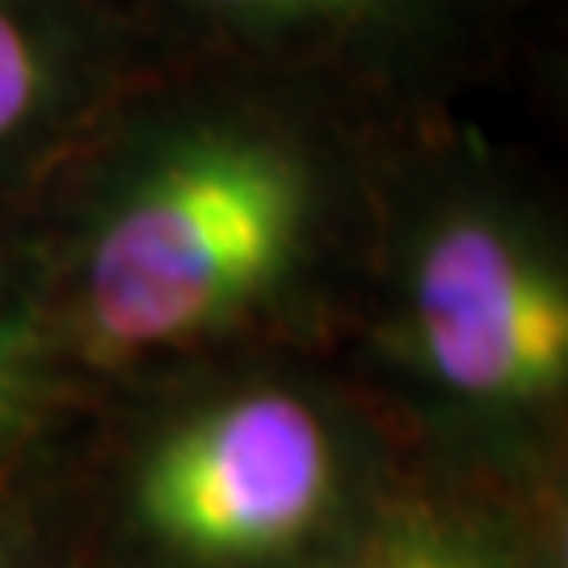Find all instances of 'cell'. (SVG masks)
<instances>
[{"label":"cell","mask_w":568,"mask_h":568,"mask_svg":"<svg viewBox=\"0 0 568 568\" xmlns=\"http://www.w3.org/2000/svg\"><path fill=\"white\" fill-rule=\"evenodd\" d=\"M349 227V169L278 98L206 89L89 148L60 220V300L102 363L224 337L291 300Z\"/></svg>","instance_id":"obj_1"},{"label":"cell","mask_w":568,"mask_h":568,"mask_svg":"<svg viewBox=\"0 0 568 568\" xmlns=\"http://www.w3.org/2000/svg\"><path fill=\"white\" fill-rule=\"evenodd\" d=\"M392 304L413 375L480 422L548 413L568 384V265L548 211L476 161L408 185L392 227Z\"/></svg>","instance_id":"obj_2"},{"label":"cell","mask_w":568,"mask_h":568,"mask_svg":"<svg viewBox=\"0 0 568 568\" xmlns=\"http://www.w3.org/2000/svg\"><path fill=\"white\" fill-rule=\"evenodd\" d=\"M349 471V443L316 396L236 384L152 429L131 464L126 509L182 565H283L337 523Z\"/></svg>","instance_id":"obj_3"},{"label":"cell","mask_w":568,"mask_h":568,"mask_svg":"<svg viewBox=\"0 0 568 568\" xmlns=\"http://www.w3.org/2000/svg\"><path fill=\"white\" fill-rule=\"evenodd\" d=\"M114 89V47L81 0H0V185L72 152Z\"/></svg>","instance_id":"obj_4"},{"label":"cell","mask_w":568,"mask_h":568,"mask_svg":"<svg viewBox=\"0 0 568 568\" xmlns=\"http://www.w3.org/2000/svg\"><path fill=\"white\" fill-rule=\"evenodd\" d=\"M206 39L265 55H366L447 30L476 0H156Z\"/></svg>","instance_id":"obj_5"},{"label":"cell","mask_w":568,"mask_h":568,"mask_svg":"<svg viewBox=\"0 0 568 568\" xmlns=\"http://www.w3.org/2000/svg\"><path fill=\"white\" fill-rule=\"evenodd\" d=\"M354 568H506L480 530L447 514H400Z\"/></svg>","instance_id":"obj_6"},{"label":"cell","mask_w":568,"mask_h":568,"mask_svg":"<svg viewBox=\"0 0 568 568\" xmlns=\"http://www.w3.org/2000/svg\"><path fill=\"white\" fill-rule=\"evenodd\" d=\"M34 349H30V325L13 307V291L0 274V450L18 438L34 396Z\"/></svg>","instance_id":"obj_7"}]
</instances>
